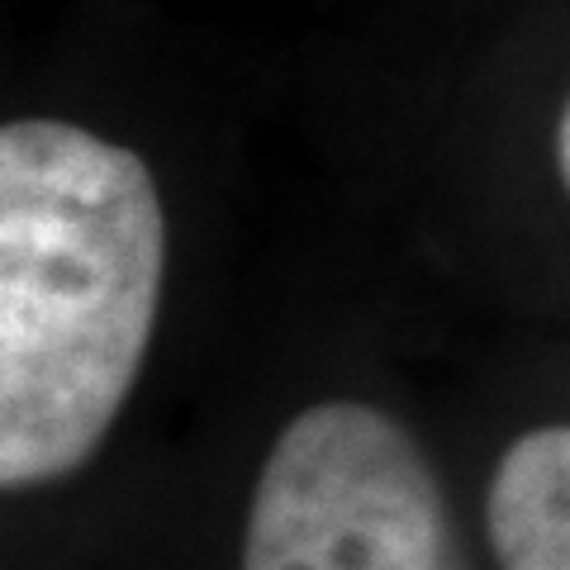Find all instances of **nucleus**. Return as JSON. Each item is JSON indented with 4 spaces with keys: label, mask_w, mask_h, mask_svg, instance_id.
Returning a JSON list of instances; mask_svg holds the SVG:
<instances>
[{
    "label": "nucleus",
    "mask_w": 570,
    "mask_h": 570,
    "mask_svg": "<svg viewBox=\"0 0 570 570\" xmlns=\"http://www.w3.org/2000/svg\"><path fill=\"white\" fill-rule=\"evenodd\" d=\"M551 167H557V181L570 200V96L561 100V115H557V134H551Z\"/></svg>",
    "instance_id": "4"
},
{
    "label": "nucleus",
    "mask_w": 570,
    "mask_h": 570,
    "mask_svg": "<svg viewBox=\"0 0 570 570\" xmlns=\"http://www.w3.org/2000/svg\"><path fill=\"white\" fill-rule=\"evenodd\" d=\"M485 538L499 570H570V423L513 438L485 490Z\"/></svg>",
    "instance_id": "3"
},
{
    "label": "nucleus",
    "mask_w": 570,
    "mask_h": 570,
    "mask_svg": "<svg viewBox=\"0 0 570 570\" xmlns=\"http://www.w3.org/2000/svg\"><path fill=\"white\" fill-rule=\"evenodd\" d=\"M167 205L148 157L77 119L0 129V485L100 452L153 347Z\"/></svg>",
    "instance_id": "1"
},
{
    "label": "nucleus",
    "mask_w": 570,
    "mask_h": 570,
    "mask_svg": "<svg viewBox=\"0 0 570 570\" xmlns=\"http://www.w3.org/2000/svg\"><path fill=\"white\" fill-rule=\"evenodd\" d=\"M243 570H466L414 433L366 400L299 409L266 452Z\"/></svg>",
    "instance_id": "2"
}]
</instances>
